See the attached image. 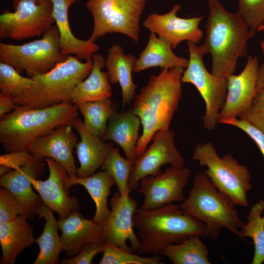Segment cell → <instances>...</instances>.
<instances>
[{"label":"cell","instance_id":"32","mask_svg":"<svg viewBox=\"0 0 264 264\" xmlns=\"http://www.w3.org/2000/svg\"><path fill=\"white\" fill-rule=\"evenodd\" d=\"M247 222L241 229V238H250L254 246L252 264L264 263V199L253 205L247 216Z\"/></svg>","mask_w":264,"mask_h":264},{"label":"cell","instance_id":"25","mask_svg":"<svg viewBox=\"0 0 264 264\" xmlns=\"http://www.w3.org/2000/svg\"><path fill=\"white\" fill-rule=\"evenodd\" d=\"M135 60L132 54H125L123 48L118 44L110 46L106 58L105 67L110 83H118L120 86L123 107L129 105L136 95L137 85L133 83L132 77Z\"/></svg>","mask_w":264,"mask_h":264},{"label":"cell","instance_id":"41","mask_svg":"<svg viewBox=\"0 0 264 264\" xmlns=\"http://www.w3.org/2000/svg\"><path fill=\"white\" fill-rule=\"evenodd\" d=\"M16 105L12 97L0 93V117L13 111Z\"/></svg>","mask_w":264,"mask_h":264},{"label":"cell","instance_id":"16","mask_svg":"<svg viewBox=\"0 0 264 264\" xmlns=\"http://www.w3.org/2000/svg\"><path fill=\"white\" fill-rule=\"evenodd\" d=\"M44 160L49 176L44 180L33 179V187L40 195L43 203L57 213L59 219L66 218L80 207L78 198L70 196L66 186L69 175L59 163L50 158Z\"/></svg>","mask_w":264,"mask_h":264},{"label":"cell","instance_id":"8","mask_svg":"<svg viewBox=\"0 0 264 264\" xmlns=\"http://www.w3.org/2000/svg\"><path fill=\"white\" fill-rule=\"evenodd\" d=\"M68 56L61 50L60 34L54 24L42 38L22 44L0 43V62L25 70L29 77L48 72Z\"/></svg>","mask_w":264,"mask_h":264},{"label":"cell","instance_id":"30","mask_svg":"<svg viewBox=\"0 0 264 264\" xmlns=\"http://www.w3.org/2000/svg\"><path fill=\"white\" fill-rule=\"evenodd\" d=\"M199 235H193L176 244H170L160 251L173 264H210L207 247Z\"/></svg>","mask_w":264,"mask_h":264},{"label":"cell","instance_id":"15","mask_svg":"<svg viewBox=\"0 0 264 264\" xmlns=\"http://www.w3.org/2000/svg\"><path fill=\"white\" fill-rule=\"evenodd\" d=\"M179 4H175L168 12L159 14L152 13L142 23L144 27L150 32L166 39L176 49L183 41L198 43L204 35L199 25L203 16L182 18L177 16L181 9Z\"/></svg>","mask_w":264,"mask_h":264},{"label":"cell","instance_id":"14","mask_svg":"<svg viewBox=\"0 0 264 264\" xmlns=\"http://www.w3.org/2000/svg\"><path fill=\"white\" fill-rule=\"evenodd\" d=\"M190 174L187 168L170 166L156 176L142 178L136 190L144 196L140 208L150 210L174 202L183 201L185 199L183 189Z\"/></svg>","mask_w":264,"mask_h":264},{"label":"cell","instance_id":"18","mask_svg":"<svg viewBox=\"0 0 264 264\" xmlns=\"http://www.w3.org/2000/svg\"><path fill=\"white\" fill-rule=\"evenodd\" d=\"M45 158L33 155L28 161L1 176L0 187L10 191L21 202L28 220L37 215L43 203L38 194L33 190L32 180L43 172Z\"/></svg>","mask_w":264,"mask_h":264},{"label":"cell","instance_id":"3","mask_svg":"<svg viewBox=\"0 0 264 264\" xmlns=\"http://www.w3.org/2000/svg\"><path fill=\"white\" fill-rule=\"evenodd\" d=\"M78 110V106L71 102L42 108L16 105L0 118V143L6 153L28 151L37 139L57 127L72 126Z\"/></svg>","mask_w":264,"mask_h":264},{"label":"cell","instance_id":"10","mask_svg":"<svg viewBox=\"0 0 264 264\" xmlns=\"http://www.w3.org/2000/svg\"><path fill=\"white\" fill-rule=\"evenodd\" d=\"M187 45L189 59L181 81L193 84L200 94L205 103V112L202 118L203 126L208 131L213 130L219 123L220 113L225 102L226 79L207 70L203 56L196 44L187 42Z\"/></svg>","mask_w":264,"mask_h":264},{"label":"cell","instance_id":"35","mask_svg":"<svg viewBox=\"0 0 264 264\" xmlns=\"http://www.w3.org/2000/svg\"><path fill=\"white\" fill-rule=\"evenodd\" d=\"M100 264H163L159 255L143 257L125 250L108 242L105 243Z\"/></svg>","mask_w":264,"mask_h":264},{"label":"cell","instance_id":"42","mask_svg":"<svg viewBox=\"0 0 264 264\" xmlns=\"http://www.w3.org/2000/svg\"><path fill=\"white\" fill-rule=\"evenodd\" d=\"M264 88V62L259 65L257 80V90Z\"/></svg>","mask_w":264,"mask_h":264},{"label":"cell","instance_id":"26","mask_svg":"<svg viewBox=\"0 0 264 264\" xmlns=\"http://www.w3.org/2000/svg\"><path fill=\"white\" fill-rule=\"evenodd\" d=\"M189 60L176 55L172 45L164 38L150 32L147 44L136 58L133 72L138 73L153 67L161 69L186 68Z\"/></svg>","mask_w":264,"mask_h":264},{"label":"cell","instance_id":"21","mask_svg":"<svg viewBox=\"0 0 264 264\" xmlns=\"http://www.w3.org/2000/svg\"><path fill=\"white\" fill-rule=\"evenodd\" d=\"M79 0H50L52 14L60 34L62 53L73 55L79 59H92V55L99 49L95 42L88 39L83 40L76 37L71 30L68 20L70 7Z\"/></svg>","mask_w":264,"mask_h":264},{"label":"cell","instance_id":"38","mask_svg":"<svg viewBox=\"0 0 264 264\" xmlns=\"http://www.w3.org/2000/svg\"><path fill=\"white\" fill-rule=\"evenodd\" d=\"M239 119L264 133V88L257 90L249 106Z\"/></svg>","mask_w":264,"mask_h":264},{"label":"cell","instance_id":"43","mask_svg":"<svg viewBox=\"0 0 264 264\" xmlns=\"http://www.w3.org/2000/svg\"><path fill=\"white\" fill-rule=\"evenodd\" d=\"M264 31V23L260 25L257 30V32ZM261 49L264 55V39H263L260 43Z\"/></svg>","mask_w":264,"mask_h":264},{"label":"cell","instance_id":"2","mask_svg":"<svg viewBox=\"0 0 264 264\" xmlns=\"http://www.w3.org/2000/svg\"><path fill=\"white\" fill-rule=\"evenodd\" d=\"M184 68L161 69L151 76L147 84L135 95L132 111L140 118L142 134L136 145L137 158L147 149L154 134L169 129L182 94Z\"/></svg>","mask_w":264,"mask_h":264},{"label":"cell","instance_id":"31","mask_svg":"<svg viewBox=\"0 0 264 264\" xmlns=\"http://www.w3.org/2000/svg\"><path fill=\"white\" fill-rule=\"evenodd\" d=\"M78 107L87 129L91 134L102 140L108 122L116 111L110 97L84 103L79 105Z\"/></svg>","mask_w":264,"mask_h":264},{"label":"cell","instance_id":"22","mask_svg":"<svg viewBox=\"0 0 264 264\" xmlns=\"http://www.w3.org/2000/svg\"><path fill=\"white\" fill-rule=\"evenodd\" d=\"M72 127L80 137V140L75 146L80 163L77 170V176L79 177H87L102 167L113 146L91 134L83 121L78 118Z\"/></svg>","mask_w":264,"mask_h":264},{"label":"cell","instance_id":"29","mask_svg":"<svg viewBox=\"0 0 264 264\" xmlns=\"http://www.w3.org/2000/svg\"><path fill=\"white\" fill-rule=\"evenodd\" d=\"M38 216L44 218L45 223L42 233L35 240L39 246V253L33 264H58L59 256L62 252L59 227L53 211L42 203L37 209Z\"/></svg>","mask_w":264,"mask_h":264},{"label":"cell","instance_id":"37","mask_svg":"<svg viewBox=\"0 0 264 264\" xmlns=\"http://www.w3.org/2000/svg\"><path fill=\"white\" fill-rule=\"evenodd\" d=\"M20 216L26 217L25 211L21 202L10 191L1 187L0 223L14 220Z\"/></svg>","mask_w":264,"mask_h":264},{"label":"cell","instance_id":"39","mask_svg":"<svg viewBox=\"0 0 264 264\" xmlns=\"http://www.w3.org/2000/svg\"><path fill=\"white\" fill-rule=\"evenodd\" d=\"M220 123L231 125L242 131L255 143L264 157V133L239 118L228 119L221 121Z\"/></svg>","mask_w":264,"mask_h":264},{"label":"cell","instance_id":"19","mask_svg":"<svg viewBox=\"0 0 264 264\" xmlns=\"http://www.w3.org/2000/svg\"><path fill=\"white\" fill-rule=\"evenodd\" d=\"M72 128L71 125L57 127L37 139L28 151L38 156L54 159L66 170L69 176H77L73 150L77 143V137Z\"/></svg>","mask_w":264,"mask_h":264},{"label":"cell","instance_id":"17","mask_svg":"<svg viewBox=\"0 0 264 264\" xmlns=\"http://www.w3.org/2000/svg\"><path fill=\"white\" fill-rule=\"evenodd\" d=\"M259 66L257 57L249 56L240 74L226 77L227 95L220 113L219 123L228 119L239 118L247 109L257 92Z\"/></svg>","mask_w":264,"mask_h":264},{"label":"cell","instance_id":"6","mask_svg":"<svg viewBox=\"0 0 264 264\" xmlns=\"http://www.w3.org/2000/svg\"><path fill=\"white\" fill-rule=\"evenodd\" d=\"M92 66V59L83 63L75 56L68 55L48 72L32 77L31 87L14 101L16 105L31 108L71 102L73 89L88 76Z\"/></svg>","mask_w":264,"mask_h":264},{"label":"cell","instance_id":"1","mask_svg":"<svg viewBox=\"0 0 264 264\" xmlns=\"http://www.w3.org/2000/svg\"><path fill=\"white\" fill-rule=\"evenodd\" d=\"M207 1L205 37L198 47L203 56H211V72L226 78L235 71L238 59L247 55L248 42L256 32L251 30L238 11H227L219 0Z\"/></svg>","mask_w":264,"mask_h":264},{"label":"cell","instance_id":"34","mask_svg":"<svg viewBox=\"0 0 264 264\" xmlns=\"http://www.w3.org/2000/svg\"><path fill=\"white\" fill-rule=\"evenodd\" d=\"M32 77H25L13 66L0 62V91L13 99L23 94L31 87Z\"/></svg>","mask_w":264,"mask_h":264},{"label":"cell","instance_id":"4","mask_svg":"<svg viewBox=\"0 0 264 264\" xmlns=\"http://www.w3.org/2000/svg\"><path fill=\"white\" fill-rule=\"evenodd\" d=\"M133 222L140 242L137 252L141 255H160L161 250L170 244L195 235L201 238L208 235L203 222L173 203L150 210L137 208Z\"/></svg>","mask_w":264,"mask_h":264},{"label":"cell","instance_id":"12","mask_svg":"<svg viewBox=\"0 0 264 264\" xmlns=\"http://www.w3.org/2000/svg\"><path fill=\"white\" fill-rule=\"evenodd\" d=\"M128 192H115L110 201V213L102 224L105 242L129 252H137L140 241L133 229V218L138 201Z\"/></svg>","mask_w":264,"mask_h":264},{"label":"cell","instance_id":"23","mask_svg":"<svg viewBox=\"0 0 264 264\" xmlns=\"http://www.w3.org/2000/svg\"><path fill=\"white\" fill-rule=\"evenodd\" d=\"M24 216L0 223L1 264H13L19 255L35 242L33 228Z\"/></svg>","mask_w":264,"mask_h":264},{"label":"cell","instance_id":"20","mask_svg":"<svg viewBox=\"0 0 264 264\" xmlns=\"http://www.w3.org/2000/svg\"><path fill=\"white\" fill-rule=\"evenodd\" d=\"M62 251L74 256L85 247L104 242L102 226L92 219L88 220L76 210L67 217L58 220Z\"/></svg>","mask_w":264,"mask_h":264},{"label":"cell","instance_id":"24","mask_svg":"<svg viewBox=\"0 0 264 264\" xmlns=\"http://www.w3.org/2000/svg\"><path fill=\"white\" fill-rule=\"evenodd\" d=\"M140 124V118L132 110L115 111L109 120L102 140L115 142L122 149L126 158L134 162Z\"/></svg>","mask_w":264,"mask_h":264},{"label":"cell","instance_id":"28","mask_svg":"<svg viewBox=\"0 0 264 264\" xmlns=\"http://www.w3.org/2000/svg\"><path fill=\"white\" fill-rule=\"evenodd\" d=\"M77 184L84 187L94 201L96 209L92 219L102 225L110 213L107 200L111 187L115 184L113 177L104 170L85 177L69 176L66 182L67 188Z\"/></svg>","mask_w":264,"mask_h":264},{"label":"cell","instance_id":"27","mask_svg":"<svg viewBox=\"0 0 264 264\" xmlns=\"http://www.w3.org/2000/svg\"><path fill=\"white\" fill-rule=\"evenodd\" d=\"M93 66L88 76L80 82L71 93V102L79 105L110 98L112 88L106 72L102 70L105 67L106 58L101 54L95 53L92 56Z\"/></svg>","mask_w":264,"mask_h":264},{"label":"cell","instance_id":"13","mask_svg":"<svg viewBox=\"0 0 264 264\" xmlns=\"http://www.w3.org/2000/svg\"><path fill=\"white\" fill-rule=\"evenodd\" d=\"M174 133L169 129L157 132L150 146L134 161L129 186L131 192L136 190L140 180L148 176L161 172L162 166L169 164L174 167H184L185 160L174 144Z\"/></svg>","mask_w":264,"mask_h":264},{"label":"cell","instance_id":"36","mask_svg":"<svg viewBox=\"0 0 264 264\" xmlns=\"http://www.w3.org/2000/svg\"><path fill=\"white\" fill-rule=\"evenodd\" d=\"M238 10L251 30L264 23V0H238Z\"/></svg>","mask_w":264,"mask_h":264},{"label":"cell","instance_id":"9","mask_svg":"<svg viewBox=\"0 0 264 264\" xmlns=\"http://www.w3.org/2000/svg\"><path fill=\"white\" fill-rule=\"evenodd\" d=\"M146 0H88L86 7L93 20L88 38L95 42L107 34H122L137 42L141 16Z\"/></svg>","mask_w":264,"mask_h":264},{"label":"cell","instance_id":"44","mask_svg":"<svg viewBox=\"0 0 264 264\" xmlns=\"http://www.w3.org/2000/svg\"><path fill=\"white\" fill-rule=\"evenodd\" d=\"M36 3L40 4L41 3H44L49 0H33Z\"/></svg>","mask_w":264,"mask_h":264},{"label":"cell","instance_id":"7","mask_svg":"<svg viewBox=\"0 0 264 264\" xmlns=\"http://www.w3.org/2000/svg\"><path fill=\"white\" fill-rule=\"evenodd\" d=\"M192 159L207 168L203 173L236 205L248 206L247 194L252 184L250 174L245 166L240 164L231 154L220 157L210 142L197 144Z\"/></svg>","mask_w":264,"mask_h":264},{"label":"cell","instance_id":"5","mask_svg":"<svg viewBox=\"0 0 264 264\" xmlns=\"http://www.w3.org/2000/svg\"><path fill=\"white\" fill-rule=\"evenodd\" d=\"M183 213L203 222L210 239H217L222 228L227 229L241 238L244 223L241 220L236 205L219 191L204 173L195 176L188 197L178 205Z\"/></svg>","mask_w":264,"mask_h":264},{"label":"cell","instance_id":"33","mask_svg":"<svg viewBox=\"0 0 264 264\" xmlns=\"http://www.w3.org/2000/svg\"><path fill=\"white\" fill-rule=\"evenodd\" d=\"M134 162L124 158L118 148L112 147L103 163L102 169L113 177L118 191L123 195L130 192L129 181Z\"/></svg>","mask_w":264,"mask_h":264},{"label":"cell","instance_id":"11","mask_svg":"<svg viewBox=\"0 0 264 264\" xmlns=\"http://www.w3.org/2000/svg\"><path fill=\"white\" fill-rule=\"evenodd\" d=\"M14 12L0 15V39L22 41L43 36L55 23L50 0L38 4L33 0H14Z\"/></svg>","mask_w":264,"mask_h":264},{"label":"cell","instance_id":"40","mask_svg":"<svg viewBox=\"0 0 264 264\" xmlns=\"http://www.w3.org/2000/svg\"><path fill=\"white\" fill-rule=\"evenodd\" d=\"M105 243H94L84 248L72 258L64 259L62 264H91L95 256L103 252Z\"/></svg>","mask_w":264,"mask_h":264}]
</instances>
